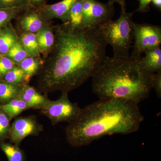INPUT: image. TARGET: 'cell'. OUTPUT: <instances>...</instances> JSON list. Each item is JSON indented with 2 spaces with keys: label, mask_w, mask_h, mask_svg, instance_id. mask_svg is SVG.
<instances>
[{
  "label": "cell",
  "mask_w": 161,
  "mask_h": 161,
  "mask_svg": "<svg viewBox=\"0 0 161 161\" xmlns=\"http://www.w3.org/2000/svg\"><path fill=\"white\" fill-rule=\"evenodd\" d=\"M55 44L37 75L42 93L69 92L92 78L106 56L107 43L97 26L71 28L65 24L53 26Z\"/></svg>",
  "instance_id": "cell-1"
},
{
  "label": "cell",
  "mask_w": 161,
  "mask_h": 161,
  "mask_svg": "<svg viewBox=\"0 0 161 161\" xmlns=\"http://www.w3.org/2000/svg\"><path fill=\"white\" fill-rule=\"evenodd\" d=\"M144 117L137 104L115 98L99 99L81 108L65 129L67 140L74 147L86 146L112 134H129L139 129Z\"/></svg>",
  "instance_id": "cell-2"
},
{
  "label": "cell",
  "mask_w": 161,
  "mask_h": 161,
  "mask_svg": "<svg viewBox=\"0 0 161 161\" xmlns=\"http://www.w3.org/2000/svg\"><path fill=\"white\" fill-rule=\"evenodd\" d=\"M142 58L105 56L92 77L93 92L99 99H122L137 104L148 98L153 73L142 69Z\"/></svg>",
  "instance_id": "cell-3"
},
{
  "label": "cell",
  "mask_w": 161,
  "mask_h": 161,
  "mask_svg": "<svg viewBox=\"0 0 161 161\" xmlns=\"http://www.w3.org/2000/svg\"><path fill=\"white\" fill-rule=\"evenodd\" d=\"M121 7L120 15L115 21L110 20L97 26L98 33L107 44L112 46L114 57L127 58L133 39V13Z\"/></svg>",
  "instance_id": "cell-4"
},
{
  "label": "cell",
  "mask_w": 161,
  "mask_h": 161,
  "mask_svg": "<svg viewBox=\"0 0 161 161\" xmlns=\"http://www.w3.org/2000/svg\"><path fill=\"white\" fill-rule=\"evenodd\" d=\"M81 110L78 103H73L69 100L67 92H62L58 99L51 101L40 109L41 113L49 119L53 125L63 122L69 123L77 118Z\"/></svg>",
  "instance_id": "cell-5"
},
{
  "label": "cell",
  "mask_w": 161,
  "mask_h": 161,
  "mask_svg": "<svg viewBox=\"0 0 161 161\" xmlns=\"http://www.w3.org/2000/svg\"><path fill=\"white\" fill-rule=\"evenodd\" d=\"M133 28L134 43L131 57L142 58V55L145 51L160 47L161 43L160 26L133 23Z\"/></svg>",
  "instance_id": "cell-6"
},
{
  "label": "cell",
  "mask_w": 161,
  "mask_h": 161,
  "mask_svg": "<svg viewBox=\"0 0 161 161\" xmlns=\"http://www.w3.org/2000/svg\"><path fill=\"white\" fill-rule=\"evenodd\" d=\"M83 28L96 27L112 20L115 13L114 4L97 0H82Z\"/></svg>",
  "instance_id": "cell-7"
},
{
  "label": "cell",
  "mask_w": 161,
  "mask_h": 161,
  "mask_svg": "<svg viewBox=\"0 0 161 161\" xmlns=\"http://www.w3.org/2000/svg\"><path fill=\"white\" fill-rule=\"evenodd\" d=\"M15 29L18 36L23 33L36 34L41 30L52 24L39 8L29 6L15 19Z\"/></svg>",
  "instance_id": "cell-8"
},
{
  "label": "cell",
  "mask_w": 161,
  "mask_h": 161,
  "mask_svg": "<svg viewBox=\"0 0 161 161\" xmlns=\"http://www.w3.org/2000/svg\"><path fill=\"white\" fill-rule=\"evenodd\" d=\"M43 130V126L33 115L18 117L12 124L9 138L11 143L19 146L27 136H36Z\"/></svg>",
  "instance_id": "cell-9"
},
{
  "label": "cell",
  "mask_w": 161,
  "mask_h": 161,
  "mask_svg": "<svg viewBox=\"0 0 161 161\" xmlns=\"http://www.w3.org/2000/svg\"><path fill=\"white\" fill-rule=\"evenodd\" d=\"M39 90L29 84L23 85L18 97L26 103L30 108L41 109L50 102L47 94H42Z\"/></svg>",
  "instance_id": "cell-10"
},
{
  "label": "cell",
  "mask_w": 161,
  "mask_h": 161,
  "mask_svg": "<svg viewBox=\"0 0 161 161\" xmlns=\"http://www.w3.org/2000/svg\"><path fill=\"white\" fill-rule=\"evenodd\" d=\"M77 0H63L52 5H44L40 7L41 13L47 19H60L65 23L67 22L69 13L72 6Z\"/></svg>",
  "instance_id": "cell-11"
},
{
  "label": "cell",
  "mask_w": 161,
  "mask_h": 161,
  "mask_svg": "<svg viewBox=\"0 0 161 161\" xmlns=\"http://www.w3.org/2000/svg\"><path fill=\"white\" fill-rule=\"evenodd\" d=\"M53 26L52 23L36 34L39 51L43 59L47 57L55 44Z\"/></svg>",
  "instance_id": "cell-12"
},
{
  "label": "cell",
  "mask_w": 161,
  "mask_h": 161,
  "mask_svg": "<svg viewBox=\"0 0 161 161\" xmlns=\"http://www.w3.org/2000/svg\"><path fill=\"white\" fill-rule=\"evenodd\" d=\"M146 56L142 57L140 63L142 69L149 73L161 71V49L160 47L145 51Z\"/></svg>",
  "instance_id": "cell-13"
},
{
  "label": "cell",
  "mask_w": 161,
  "mask_h": 161,
  "mask_svg": "<svg viewBox=\"0 0 161 161\" xmlns=\"http://www.w3.org/2000/svg\"><path fill=\"white\" fill-rule=\"evenodd\" d=\"M19 39L11 23L0 29V55H6Z\"/></svg>",
  "instance_id": "cell-14"
},
{
  "label": "cell",
  "mask_w": 161,
  "mask_h": 161,
  "mask_svg": "<svg viewBox=\"0 0 161 161\" xmlns=\"http://www.w3.org/2000/svg\"><path fill=\"white\" fill-rule=\"evenodd\" d=\"M43 60L41 56L28 57L18 64L30 80L37 75L42 69Z\"/></svg>",
  "instance_id": "cell-15"
},
{
  "label": "cell",
  "mask_w": 161,
  "mask_h": 161,
  "mask_svg": "<svg viewBox=\"0 0 161 161\" xmlns=\"http://www.w3.org/2000/svg\"><path fill=\"white\" fill-rule=\"evenodd\" d=\"M73 29H83L82 0H77L70 9L67 22L64 23Z\"/></svg>",
  "instance_id": "cell-16"
},
{
  "label": "cell",
  "mask_w": 161,
  "mask_h": 161,
  "mask_svg": "<svg viewBox=\"0 0 161 161\" xmlns=\"http://www.w3.org/2000/svg\"><path fill=\"white\" fill-rule=\"evenodd\" d=\"M23 86L0 80V106L18 98Z\"/></svg>",
  "instance_id": "cell-17"
},
{
  "label": "cell",
  "mask_w": 161,
  "mask_h": 161,
  "mask_svg": "<svg viewBox=\"0 0 161 161\" xmlns=\"http://www.w3.org/2000/svg\"><path fill=\"white\" fill-rule=\"evenodd\" d=\"M0 108L6 112L11 120L30 108L26 103L19 97L13 99L8 103L0 106Z\"/></svg>",
  "instance_id": "cell-18"
},
{
  "label": "cell",
  "mask_w": 161,
  "mask_h": 161,
  "mask_svg": "<svg viewBox=\"0 0 161 161\" xmlns=\"http://www.w3.org/2000/svg\"><path fill=\"white\" fill-rule=\"evenodd\" d=\"M29 6L0 8V29L7 26Z\"/></svg>",
  "instance_id": "cell-19"
},
{
  "label": "cell",
  "mask_w": 161,
  "mask_h": 161,
  "mask_svg": "<svg viewBox=\"0 0 161 161\" xmlns=\"http://www.w3.org/2000/svg\"><path fill=\"white\" fill-rule=\"evenodd\" d=\"M9 83L24 85L29 84L30 80L20 67L16 64L3 78V80Z\"/></svg>",
  "instance_id": "cell-20"
},
{
  "label": "cell",
  "mask_w": 161,
  "mask_h": 161,
  "mask_svg": "<svg viewBox=\"0 0 161 161\" xmlns=\"http://www.w3.org/2000/svg\"><path fill=\"white\" fill-rule=\"evenodd\" d=\"M29 57L40 56L36 34L23 33L19 35Z\"/></svg>",
  "instance_id": "cell-21"
},
{
  "label": "cell",
  "mask_w": 161,
  "mask_h": 161,
  "mask_svg": "<svg viewBox=\"0 0 161 161\" xmlns=\"http://www.w3.org/2000/svg\"><path fill=\"white\" fill-rule=\"evenodd\" d=\"M0 149L6 154L9 161H25V154L19 146L3 142L0 143Z\"/></svg>",
  "instance_id": "cell-22"
},
{
  "label": "cell",
  "mask_w": 161,
  "mask_h": 161,
  "mask_svg": "<svg viewBox=\"0 0 161 161\" xmlns=\"http://www.w3.org/2000/svg\"><path fill=\"white\" fill-rule=\"evenodd\" d=\"M15 64H19L23 60L29 57L28 53L19 38L14 46L10 48L8 53L5 55Z\"/></svg>",
  "instance_id": "cell-23"
},
{
  "label": "cell",
  "mask_w": 161,
  "mask_h": 161,
  "mask_svg": "<svg viewBox=\"0 0 161 161\" xmlns=\"http://www.w3.org/2000/svg\"><path fill=\"white\" fill-rule=\"evenodd\" d=\"M11 120L8 115L0 108V143L9 138Z\"/></svg>",
  "instance_id": "cell-24"
},
{
  "label": "cell",
  "mask_w": 161,
  "mask_h": 161,
  "mask_svg": "<svg viewBox=\"0 0 161 161\" xmlns=\"http://www.w3.org/2000/svg\"><path fill=\"white\" fill-rule=\"evenodd\" d=\"M15 64L5 55H0V80L14 67Z\"/></svg>",
  "instance_id": "cell-25"
},
{
  "label": "cell",
  "mask_w": 161,
  "mask_h": 161,
  "mask_svg": "<svg viewBox=\"0 0 161 161\" xmlns=\"http://www.w3.org/2000/svg\"><path fill=\"white\" fill-rule=\"evenodd\" d=\"M31 6L27 0H0V8Z\"/></svg>",
  "instance_id": "cell-26"
},
{
  "label": "cell",
  "mask_w": 161,
  "mask_h": 161,
  "mask_svg": "<svg viewBox=\"0 0 161 161\" xmlns=\"http://www.w3.org/2000/svg\"><path fill=\"white\" fill-rule=\"evenodd\" d=\"M151 85L152 89L155 90L159 98L161 97V71L153 73L151 75Z\"/></svg>",
  "instance_id": "cell-27"
},
{
  "label": "cell",
  "mask_w": 161,
  "mask_h": 161,
  "mask_svg": "<svg viewBox=\"0 0 161 161\" xmlns=\"http://www.w3.org/2000/svg\"><path fill=\"white\" fill-rule=\"evenodd\" d=\"M139 6L136 11L139 12H147L150 10V4L152 0H138Z\"/></svg>",
  "instance_id": "cell-28"
},
{
  "label": "cell",
  "mask_w": 161,
  "mask_h": 161,
  "mask_svg": "<svg viewBox=\"0 0 161 161\" xmlns=\"http://www.w3.org/2000/svg\"><path fill=\"white\" fill-rule=\"evenodd\" d=\"M27 1L31 6L39 8L46 5L47 0H27Z\"/></svg>",
  "instance_id": "cell-29"
},
{
  "label": "cell",
  "mask_w": 161,
  "mask_h": 161,
  "mask_svg": "<svg viewBox=\"0 0 161 161\" xmlns=\"http://www.w3.org/2000/svg\"><path fill=\"white\" fill-rule=\"evenodd\" d=\"M108 2L114 4L115 3H118L120 5L121 7H126L125 0H108Z\"/></svg>",
  "instance_id": "cell-30"
},
{
  "label": "cell",
  "mask_w": 161,
  "mask_h": 161,
  "mask_svg": "<svg viewBox=\"0 0 161 161\" xmlns=\"http://www.w3.org/2000/svg\"><path fill=\"white\" fill-rule=\"evenodd\" d=\"M153 3L155 7L161 9V0H152Z\"/></svg>",
  "instance_id": "cell-31"
},
{
  "label": "cell",
  "mask_w": 161,
  "mask_h": 161,
  "mask_svg": "<svg viewBox=\"0 0 161 161\" xmlns=\"http://www.w3.org/2000/svg\"><path fill=\"white\" fill-rule=\"evenodd\" d=\"M135 161L132 160V161Z\"/></svg>",
  "instance_id": "cell-32"
}]
</instances>
